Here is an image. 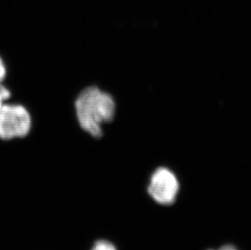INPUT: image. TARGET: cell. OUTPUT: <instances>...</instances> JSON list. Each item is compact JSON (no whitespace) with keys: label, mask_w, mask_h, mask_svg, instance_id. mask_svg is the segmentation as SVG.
Segmentation results:
<instances>
[{"label":"cell","mask_w":251,"mask_h":250,"mask_svg":"<svg viewBox=\"0 0 251 250\" xmlns=\"http://www.w3.org/2000/svg\"><path fill=\"white\" fill-rule=\"evenodd\" d=\"M76 116L81 128L95 138L102 136V125L109 123L116 114L112 95L96 86L86 88L75 102Z\"/></svg>","instance_id":"cell-1"},{"label":"cell","mask_w":251,"mask_h":250,"mask_svg":"<svg viewBox=\"0 0 251 250\" xmlns=\"http://www.w3.org/2000/svg\"><path fill=\"white\" fill-rule=\"evenodd\" d=\"M32 120L27 109L19 104H3L0 109V139L3 141L26 137Z\"/></svg>","instance_id":"cell-2"},{"label":"cell","mask_w":251,"mask_h":250,"mask_svg":"<svg viewBox=\"0 0 251 250\" xmlns=\"http://www.w3.org/2000/svg\"><path fill=\"white\" fill-rule=\"evenodd\" d=\"M179 189L180 184L175 174L168 168H159L152 174L147 191L155 202L169 205L175 202Z\"/></svg>","instance_id":"cell-3"},{"label":"cell","mask_w":251,"mask_h":250,"mask_svg":"<svg viewBox=\"0 0 251 250\" xmlns=\"http://www.w3.org/2000/svg\"><path fill=\"white\" fill-rule=\"evenodd\" d=\"M89 250H117V248L108 240L100 239L93 242Z\"/></svg>","instance_id":"cell-4"},{"label":"cell","mask_w":251,"mask_h":250,"mask_svg":"<svg viewBox=\"0 0 251 250\" xmlns=\"http://www.w3.org/2000/svg\"><path fill=\"white\" fill-rule=\"evenodd\" d=\"M11 97V92L7 87L0 82V109L3 106V102Z\"/></svg>","instance_id":"cell-5"},{"label":"cell","mask_w":251,"mask_h":250,"mask_svg":"<svg viewBox=\"0 0 251 250\" xmlns=\"http://www.w3.org/2000/svg\"><path fill=\"white\" fill-rule=\"evenodd\" d=\"M6 74H7L6 66H5L2 59L0 58V82H2V80H4Z\"/></svg>","instance_id":"cell-6"},{"label":"cell","mask_w":251,"mask_h":250,"mask_svg":"<svg viewBox=\"0 0 251 250\" xmlns=\"http://www.w3.org/2000/svg\"><path fill=\"white\" fill-rule=\"evenodd\" d=\"M218 250H238L235 246L232 245H225V246H221V248Z\"/></svg>","instance_id":"cell-7"},{"label":"cell","mask_w":251,"mask_h":250,"mask_svg":"<svg viewBox=\"0 0 251 250\" xmlns=\"http://www.w3.org/2000/svg\"></svg>","instance_id":"cell-8"}]
</instances>
